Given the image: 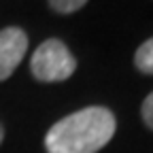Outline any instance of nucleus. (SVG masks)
Listing matches in <instances>:
<instances>
[{
    "label": "nucleus",
    "mask_w": 153,
    "mask_h": 153,
    "mask_svg": "<svg viewBox=\"0 0 153 153\" xmlns=\"http://www.w3.org/2000/svg\"><path fill=\"white\" fill-rule=\"evenodd\" d=\"M115 115L104 106H87L53 123L45 136L47 153H98L115 134Z\"/></svg>",
    "instance_id": "1"
},
{
    "label": "nucleus",
    "mask_w": 153,
    "mask_h": 153,
    "mask_svg": "<svg viewBox=\"0 0 153 153\" xmlns=\"http://www.w3.org/2000/svg\"><path fill=\"white\" fill-rule=\"evenodd\" d=\"M30 68L38 81L53 83V81L68 79L76 68V60L72 57V53L68 51V47L62 41L49 38L34 51L32 60H30Z\"/></svg>",
    "instance_id": "2"
},
{
    "label": "nucleus",
    "mask_w": 153,
    "mask_h": 153,
    "mask_svg": "<svg viewBox=\"0 0 153 153\" xmlns=\"http://www.w3.org/2000/svg\"><path fill=\"white\" fill-rule=\"evenodd\" d=\"M28 49V36L19 28L0 30V81L9 79L24 60Z\"/></svg>",
    "instance_id": "3"
},
{
    "label": "nucleus",
    "mask_w": 153,
    "mask_h": 153,
    "mask_svg": "<svg viewBox=\"0 0 153 153\" xmlns=\"http://www.w3.org/2000/svg\"><path fill=\"white\" fill-rule=\"evenodd\" d=\"M134 64L136 68L145 74H153V38L145 41L138 49H136V55H134Z\"/></svg>",
    "instance_id": "4"
},
{
    "label": "nucleus",
    "mask_w": 153,
    "mask_h": 153,
    "mask_svg": "<svg viewBox=\"0 0 153 153\" xmlns=\"http://www.w3.org/2000/svg\"><path fill=\"white\" fill-rule=\"evenodd\" d=\"M87 0H49L51 9H55L57 13H74L79 11Z\"/></svg>",
    "instance_id": "5"
},
{
    "label": "nucleus",
    "mask_w": 153,
    "mask_h": 153,
    "mask_svg": "<svg viewBox=\"0 0 153 153\" xmlns=\"http://www.w3.org/2000/svg\"><path fill=\"white\" fill-rule=\"evenodd\" d=\"M140 113H143V121L147 123V128H151V130H153V91L145 98Z\"/></svg>",
    "instance_id": "6"
},
{
    "label": "nucleus",
    "mask_w": 153,
    "mask_h": 153,
    "mask_svg": "<svg viewBox=\"0 0 153 153\" xmlns=\"http://www.w3.org/2000/svg\"><path fill=\"white\" fill-rule=\"evenodd\" d=\"M2 136H4V130H2V126H0V143H2Z\"/></svg>",
    "instance_id": "7"
}]
</instances>
